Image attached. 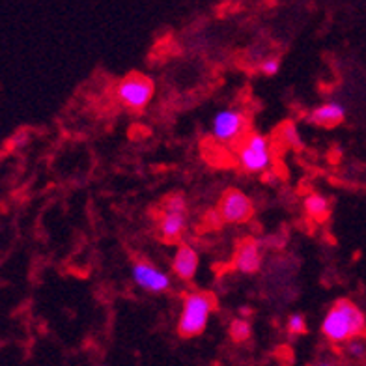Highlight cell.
<instances>
[{
  "label": "cell",
  "mask_w": 366,
  "mask_h": 366,
  "mask_svg": "<svg viewBox=\"0 0 366 366\" xmlns=\"http://www.w3.org/2000/svg\"><path fill=\"white\" fill-rule=\"evenodd\" d=\"M365 327L366 318L362 310L350 299H338L323 318L322 332L331 342L342 344L359 337Z\"/></svg>",
  "instance_id": "cell-1"
},
{
  "label": "cell",
  "mask_w": 366,
  "mask_h": 366,
  "mask_svg": "<svg viewBox=\"0 0 366 366\" xmlns=\"http://www.w3.org/2000/svg\"><path fill=\"white\" fill-rule=\"evenodd\" d=\"M215 297L207 292H193L183 299L182 314H179L178 331L183 338H193L202 335L207 320L215 309Z\"/></svg>",
  "instance_id": "cell-2"
},
{
  "label": "cell",
  "mask_w": 366,
  "mask_h": 366,
  "mask_svg": "<svg viewBox=\"0 0 366 366\" xmlns=\"http://www.w3.org/2000/svg\"><path fill=\"white\" fill-rule=\"evenodd\" d=\"M239 167L249 174H262L269 169L271 164V146L269 140L260 133H249L243 139L237 152Z\"/></svg>",
  "instance_id": "cell-3"
},
{
  "label": "cell",
  "mask_w": 366,
  "mask_h": 366,
  "mask_svg": "<svg viewBox=\"0 0 366 366\" xmlns=\"http://www.w3.org/2000/svg\"><path fill=\"white\" fill-rule=\"evenodd\" d=\"M116 96L131 111H142L148 107V103L154 97V84L146 75L140 73H131L116 88Z\"/></svg>",
  "instance_id": "cell-4"
},
{
  "label": "cell",
  "mask_w": 366,
  "mask_h": 366,
  "mask_svg": "<svg viewBox=\"0 0 366 366\" xmlns=\"http://www.w3.org/2000/svg\"><path fill=\"white\" fill-rule=\"evenodd\" d=\"M247 114L239 109H224L219 111L217 114L213 116L212 122V135L213 139L222 142V144H232L239 140L241 137L245 135L247 131Z\"/></svg>",
  "instance_id": "cell-5"
},
{
  "label": "cell",
  "mask_w": 366,
  "mask_h": 366,
  "mask_svg": "<svg viewBox=\"0 0 366 366\" xmlns=\"http://www.w3.org/2000/svg\"><path fill=\"white\" fill-rule=\"evenodd\" d=\"M251 198L245 193H241L237 189H228L227 193L222 194L221 204H219V213L224 222H232V224H241L247 222L252 217Z\"/></svg>",
  "instance_id": "cell-6"
},
{
  "label": "cell",
  "mask_w": 366,
  "mask_h": 366,
  "mask_svg": "<svg viewBox=\"0 0 366 366\" xmlns=\"http://www.w3.org/2000/svg\"><path fill=\"white\" fill-rule=\"evenodd\" d=\"M131 277H133V282L137 286H140L146 292H152V294H161V292H167L170 288L169 274L149 262H137L131 269Z\"/></svg>",
  "instance_id": "cell-7"
},
{
  "label": "cell",
  "mask_w": 366,
  "mask_h": 366,
  "mask_svg": "<svg viewBox=\"0 0 366 366\" xmlns=\"http://www.w3.org/2000/svg\"><path fill=\"white\" fill-rule=\"evenodd\" d=\"M262 267V251L260 243L252 237L241 241V245L237 247L236 252V269L239 273L254 274L258 273Z\"/></svg>",
  "instance_id": "cell-8"
},
{
  "label": "cell",
  "mask_w": 366,
  "mask_h": 366,
  "mask_svg": "<svg viewBox=\"0 0 366 366\" xmlns=\"http://www.w3.org/2000/svg\"><path fill=\"white\" fill-rule=\"evenodd\" d=\"M198 252L193 247L179 245L172 260V271L179 280H191L198 271Z\"/></svg>",
  "instance_id": "cell-9"
},
{
  "label": "cell",
  "mask_w": 366,
  "mask_h": 366,
  "mask_svg": "<svg viewBox=\"0 0 366 366\" xmlns=\"http://www.w3.org/2000/svg\"><path fill=\"white\" fill-rule=\"evenodd\" d=\"M310 122L314 126L320 127H337L340 126L346 118V109H344L342 103L338 102H327L323 105L316 107L312 112H310Z\"/></svg>",
  "instance_id": "cell-10"
},
{
  "label": "cell",
  "mask_w": 366,
  "mask_h": 366,
  "mask_svg": "<svg viewBox=\"0 0 366 366\" xmlns=\"http://www.w3.org/2000/svg\"><path fill=\"white\" fill-rule=\"evenodd\" d=\"M187 212H174V209H164L163 217L159 222L161 236L167 241H176L182 237L183 230L187 227Z\"/></svg>",
  "instance_id": "cell-11"
},
{
  "label": "cell",
  "mask_w": 366,
  "mask_h": 366,
  "mask_svg": "<svg viewBox=\"0 0 366 366\" xmlns=\"http://www.w3.org/2000/svg\"><path fill=\"white\" fill-rule=\"evenodd\" d=\"M305 212L314 221H325L329 215V202L327 198L320 193H310L305 198Z\"/></svg>",
  "instance_id": "cell-12"
},
{
  "label": "cell",
  "mask_w": 366,
  "mask_h": 366,
  "mask_svg": "<svg viewBox=\"0 0 366 366\" xmlns=\"http://www.w3.org/2000/svg\"><path fill=\"white\" fill-rule=\"evenodd\" d=\"M230 335L234 340H237V342H243V340H247V338L251 337V325H249L245 320H236V322L232 323Z\"/></svg>",
  "instance_id": "cell-13"
},
{
  "label": "cell",
  "mask_w": 366,
  "mask_h": 366,
  "mask_svg": "<svg viewBox=\"0 0 366 366\" xmlns=\"http://www.w3.org/2000/svg\"><path fill=\"white\" fill-rule=\"evenodd\" d=\"M286 327H288L290 335H303V332H307V320H305L303 314H292Z\"/></svg>",
  "instance_id": "cell-14"
},
{
  "label": "cell",
  "mask_w": 366,
  "mask_h": 366,
  "mask_svg": "<svg viewBox=\"0 0 366 366\" xmlns=\"http://www.w3.org/2000/svg\"><path fill=\"white\" fill-rule=\"evenodd\" d=\"M280 69V62L277 60V58H265L264 62L260 64V71L264 73L265 77H273V75H277Z\"/></svg>",
  "instance_id": "cell-15"
},
{
  "label": "cell",
  "mask_w": 366,
  "mask_h": 366,
  "mask_svg": "<svg viewBox=\"0 0 366 366\" xmlns=\"http://www.w3.org/2000/svg\"><path fill=\"white\" fill-rule=\"evenodd\" d=\"M347 353H350L353 359H361L366 353V344L362 342V340H359L357 337L352 338V340L347 342Z\"/></svg>",
  "instance_id": "cell-16"
},
{
  "label": "cell",
  "mask_w": 366,
  "mask_h": 366,
  "mask_svg": "<svg viewBox=\"0 0 366 366\" xmlns=\"http://www.w3.org/2000/svg\"><path fill=\"white\" fill-rule=\"evenodd\" d=\"M285 135H286V140H288V142H292V144H299V135H297V131H295V126L292 124V122H290V124H286Z\"/></svg>",
  "instance_id": "cell-17"
},
{
  "label": "cell",
  "mask_w": 366,
  "mask_h": 366,
  "mask_svg": "<svg viewBox=\"0 0 366 366\" xmlns=\"http://www.w3.org/2000/svg\"><path fill=\"white\" fill-rule=\"evenodd\" d=\"M316 366H335V365H331V362H320V365Z\"/></svg>",
  "instance_id": "cell-18"
}]
</instances>
